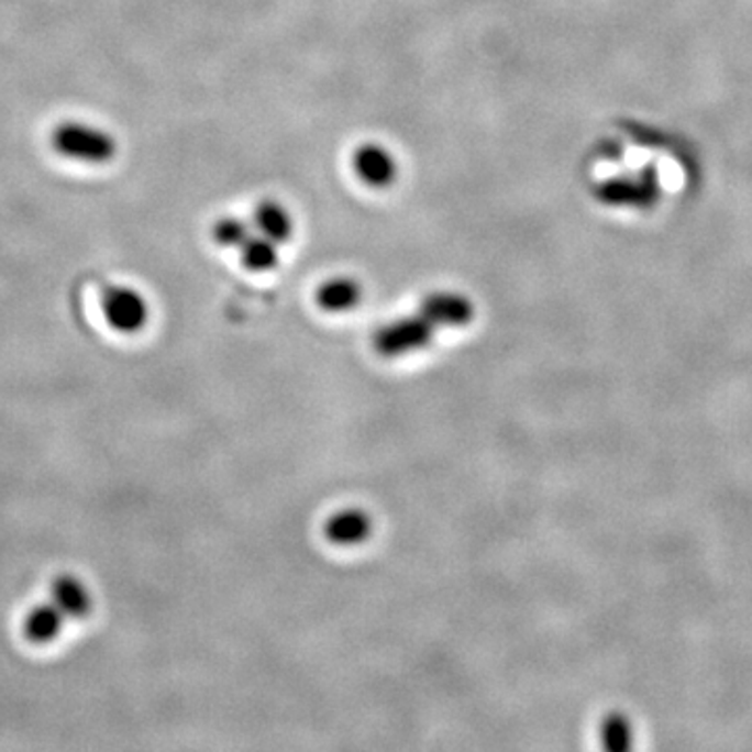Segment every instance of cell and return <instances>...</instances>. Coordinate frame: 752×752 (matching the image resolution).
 Wrapping results in <instances>:
<instances>
[{
	"mask_svg": "<svg viewBox=\"0 0 752 752\" xmlns=\"http://www.w3.org/2000/svg\"><path fill=\"white\" fill-rule=\"evenodd\" d=\"M55 151L74 162L82 164H107L115 157V141L109 132L82 122H63L53 132Z\"/></svg>",
	"mask_w": 752,
	"mask_h": 752,
	"instance_id": "cell-1",
	"label": "cell"
},
{
	"mask_svg": "<svg viewBox=\"0 0 752 752\" xmlns=\"http://www.w3.org/2000/svg\"><path fill=\"white\" fill-rule=\"evenodd\" d=\"M104 320L118 333L134 334L148 322V303L145 295L132 287H109L103 292Z\"/></svg>",
	"mask_w": 752,
	"mask_h": 752,
	"instance_id": "cell-2",
	"label": "cell"
},
{
	"mask_svg": "<svg viewBox=\"0 0 752 752\" xmlns=\"http://www.w3.org/2000/svg\"><path fill=\"white\" fill-rule=\"evenodd\" d=\"M433 329L435 327L420 313L401 318L376 333V350L383 355H403L422 350L433 339Z\"/></svg>",
	"mask_w": 752,
	"mask_h": 752,
	"instance_id": "cell-3",
	"label": "cell"
},
{
	"mask_svg": "<svg viewBox=\"0 0 752 752\" xmlns=\"http://www.w3.org/2000/svg\"><path fill=\"white\" fill-rule=\"evenodd\" d=\"M354 169L362 183L368 187L387 188L394 185L397 178V164L389 148L366 143L355 148Z\"/></svg>",
	"mask_w": 752,
	"mask_h": 752,
	"instance_id": "cell-4",
	"label": "cell"
},
{
	"mask_svg": "<svg viewBox=\"0 0 752 752\" xmlns=\"http://www.w3.org/2000/svg\"><path fill=\"white\" fill-rule=\"evenodd\" d=\"M598 197L608 206H623V208H650L659 199L656 183L644 178H615L598 188Z\"/></svg>",
	"mask_w": 752,
	"mask_h": 752,
	"instance_id": "cell-5",
	"label": "cell"
},
{
	"mask_svg": "<svg viewBox=\"0 0 752 752\" xmlns=\"http://www.w3.org/2000/svg\"><path fill=\"white\" fill-rule=\"evenodd\" d=\"M420 316H424L435 329L462 327L473 320V303L460 292H433L422 301Z\"/></svg>",
	"mask_w": 752,
	"mask_h": 752,
	"instance_id": "cell-6",
	"label": "cell"
},
{
	"mask_svg": "<svg viewBox=\"0 0 752 752\" xmlns=\"http://www.w3.org/2000/svg\"><path fill=\"white\" fill-rule=\"evenodd\" d=\"M51 602L57 606L67 621L86 619L92 610V594L76 575H59L51 585Z\"/></svg>",
	"mask_w": 752,
	"mask_h": 752,
	"instance_id": "cell-7",
	"label": "cell"
},
{
	"mask_svg": "<svg viewBox=\"0 0 752 752\" xmlns=\"http://www.w3.org/2000/svg\"><path fill=\"white\" fill-rule=\"evenodd\" d=\"M65 623L67 619L63 617L62 610L48 600L44 605L30 608V612L23 619V635L27 642L38 646L53 644L55 640H59Z\"/></svg>",
	"mask_w": 752,
	"mask_h": 752,
	"instance_id": "cell-8",
	"label": "cell"
},
{
	"mask_svg": "<svg viewBox=\"0 0 752 752\" xmlns=\"http://www.w3.org/2000/svg\"><path fill=\"white\" fill-rule=\"evenodd\" d=\"M362 299V287L354 278H345V276H336L327 280L318 292H316V301L322 310L327 312H347L354 310L355 306Z\"/></svg>",
	"mask_w": 752,
	"mask_h": 752,
	"instance_id": "cell-9",
	"label": "cell"
},
{
	"mask_svg": "<svg viewBox=\"0 0 752 752\" xmlns=\"http://www.w3.org/2000/svg\"><path fill=\"white\" fill-rule=\"evenodd\" d=\"M255 229L276 245L287 243L292 236L291 213L276 201H264L255 209Z\"/></svg>",
	"mask_w": 752,
	"mask_h": 752,
	"instance_id": "cell-10",
	"label": "cell"
},
{
	"mask_svg": "<svg viewBox=\"0 0 752 752\" xmlns=\"http://www.w3.org/2000/svg\"><path fill=\"white\" fill-rule=\"evenodd\" d=\"M371 535V519L360 510H345L327 524V538L339 545H355Z\"/></svg>",
	"mask_w": 752,
	"mask_h": 752,
	"instance_id": "cell-11",
	"label": "cell"
},
{
	"mask_svg": "<svg viewBox=\"0 0 752 752\" xmlns=\"http://www.w3.org/2000/svg\"><path fill=\"white\" fill-rule=\"evenodd\" d=\"M241 262L250 272L274 270L278 264L276 243L262 234L259 236L251 234L250 239L241 245Z\"/></svg>",
	"mask_w": 752,
	"mask_h": 752,
	"instance_id": "cell-12",
	"label": "cell"
},
{
	"mask_svg": "<svg viewBox=\"0 0 752 752\" xmlns=\"http://www.w3.org/2000/svg\"><path fill=\"white\" fill-rule=\"evenodd\" d=\"M251 236V229L247 222L239 220V218H220L213 229H211V239L220 245V247H241Z\"/></svg>",
	"mask_w": 752,
	"mask_h": 752,
	"instance_id": "cell-13",
	"label": "cell"
},
{
	"mask_svg": "<svg viewBox=\"0 0 752 752\" xmlns=\"http://www.w3.org/2000/svg\"><path fill=\"white\" fill-rule=\"evenodd\" d=\"M602 742L608 751H627L631 747V728L623 715H610L606 719Z\"/></svg>",
	"mask_w": 752,
	"mask_h": 752,
	"instance_id": "cell-14",
	"label": "cell"
}]
</instances>
